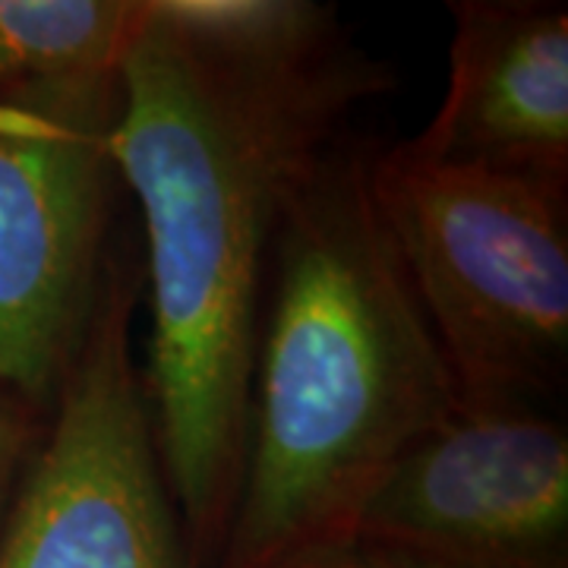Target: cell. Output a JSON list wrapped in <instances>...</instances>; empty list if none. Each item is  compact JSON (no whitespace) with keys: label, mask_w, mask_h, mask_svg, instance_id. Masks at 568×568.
I'll use <instances>...</instances> for the list:
<instances>
[{"label":"cell","mask_w":568,"mask_h":568,"mask_svg":"<svg viewBox=\"0 0 568 568\" xmlns=\"http://www.w3.org/2000/svg\"><path fill=\"white\" fill-rule=\"evenodd\" d=\"M392 73L313 0H142L111 126L140 205L142 373L193 552L215 568L241 487L268 256L313 164Z\"/></svg>","instance_id":"6da1fadb"},{"label":"cell","mask_w":568,"mask_h":568,"mask_svg":"<svg viewBox=\"0 0 568 568\" xmlns=\"http://www.w3.org/2000/svg\"><path fill=\"white\" fill-rule=\"evenodd\" d=\"M347 133L294 190L256 332L241 487L215 568L342 547L366 496L462 407Z\"/></svg>","instance_id":"7a4b0ae2"},{"label":"cell","mask_w":568,"mask_h":568,"mask_svg":"<svg viewBox=\"0 0 568 568\" xmlns=\"http://www.w3.org/2000/svg\"><path fill=\"white\" fill-rule=\"evenodd\" d=\"M369 196L462 405H549L568 369V186L369 152Z\"/></svg>","instance_id":"3957f363"},{"label":"cell","mask_w":568,"mask_h":568,"mask_svg":"<svg viewBox=\"0 0 568 568\" xmlns=\"http://www.w3.org/2000/svg\"><path fill=\"white\" fill-rule=\"evenodd\" d=\"M142 272L108 253L80 354L0 530V568H203L133 361Z\"/></svg>","instance_id":"277c9868"},{"label":"cell","mask_w":568,"mask_h":568,"mask_svg":"<svg viewBox=\"0 0 568 568\" xmlns=\"http://www.w3.org/2000/svg\"><path fill=\"white\" fill-rule=\"evenodd\" d=\"M121 77L0 102V388L44 414L102 291Z\"/></svg>","instance_id":"5b68a950"},{"label":"cell","mask_w":568,"mask_h":568,"mask_svg":"<svg viewBox=\"0 0 568 568\" xmlns=\"http://www.w3.org/2000/svg\"><path fill=\"white\" fill-rule=\"evenodd\" d=\"M347 544L402 568H568L566 424L462 405L366 496Z\"/></svg>","instance_id":"8992f818"},{"label":"cell","mask_w":568,"mask_h":568,"mask_svg":"<svg viewBox=\"0 0 568 568\" xmlns=\"http://www.w3.org/2000/svg\"><path fill=\"white\" fill-rule=\"evenodd\" d=\"M446 99L410 152L568 186V10L537 0L452 3Z\"/></svg>","instance_id":"52a82bcc"},{"label":"cell","mask_w":568,"mask_h":568,"mask_svg":"<svg viewBox=\"0 0 568 568\" xmlns=\"http://www.w3.org/2000/svg\"><path fill=\"white\" fill-rule=\"evenodd\" d=\"M142 0H0V102L121 77Z\"/></svg>","instance_id":"ba28073f"},{"label":"cell","mask_w":568,"mask_h":568,"mask_svg":"<svg viewBox=\"0 0 568 568\" xmlns=\"http://www.w3.org/2000/svg\"><path fill=\"white\" fill-rule=\"evenodd\" d=\"M48 414L22 395L0 388V530L17 499L29 462L36 458L44 436Z\"/></svg>","instance_id":"9c48e42d"},{"label":"cell","mask_w":568,"mask_h":568,"mask_svg":"<svg viewBox=\"0 0 568 568\" xmlns=\"http://www.w3.org/2000/svg\"><path fill=\"white\" fill-rule=\"evenodd\" d=\"M287 568H402V566H392L386 559H376V556H369L364 549L351 547V544H342V547H332L323 549V552H313V556H306L301 562H294V566Z\"/></svg>","instance_id":"30bf717a"}]
</instances>
